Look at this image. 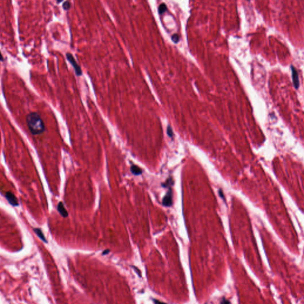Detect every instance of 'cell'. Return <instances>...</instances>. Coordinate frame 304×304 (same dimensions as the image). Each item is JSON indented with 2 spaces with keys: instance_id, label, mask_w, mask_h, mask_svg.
Returning <instances> with one entry per match:
<instances>
[{
  "instance_id": "15",
  "label": "cell",
  "mask_w": 304,
  "mask_h": 304,
  "mask_svg": "<svg viewBox=\"0 0 304 304\" xmlns=\"http://www.w3.org/2000/svg\"><path fill=\"white\" fill-rule=\"evenodd\" d=\"M219 195H220L223 199H224V194H223V192H222V191L221 189H220V190L219 191Z\"/></svg>"
},
{
  "instance_id": "10",
  "label": "cell",
  "mask_w": 304,
  "mask_h": 304,
  "mask_svg": "<svg viewBox=\"0 0 304 304\" xmlns=\"http://www.w3.org/2000/svg\"><path fill=\"white\" fill-rule=\"evenodd\" d=\"M172 184H173L172 179V178H169V179H168L167 180V181H166V182H164V184H162V186H163V187H165V188H166V187H169V188H171L170 186H171V185H172Z\"/></svg>"
},
{
  "instance_id": "9",
  "label": "cell",
  "mask_w": 304,
  "mask_h": 304,
  "mask_svg": "<svg viewBox=\"0 0 304 304\" xmlns=\"http://www.w3.org/2000/svg\"><path fill=\"white\" fill-rule=\"evenodd\" d=\"M167 10V6L164 3H162L159 5L158 8V11L160 14H163L164 12H166Z\"/></svg>"
},
{
  "instance_id": "16",
  "label": "cell",
  "mask_w": 304,
  "mask_h": 304,
  "mask_svg": "<svg viewBox=\"0 0 304 304\" xmlns=\"http://www.w3.org/2000/svg\"><path fill=\"white\" fill-rule=\"evenodd\" d=\"M154 302H155V304H166V303L160 302V301H158V300H154Z\"/></svg>"
},
{
  "instance_id": "2",
  "label": "cell",
  "mask_w": 304,
  "mask_h": 304,
  "mask_svg": "<svg viewBox=\"0 0 304 304\" xmlns=\"http://www.w3.org/2000/svg\"><path fill=\"white\" fill-rule=\"evenodd\" d=\"M66 57H67V60L69 62V63H70L72 65V66L73 67V68L74 69L75 73V74L77 76H81L82 75V74H83L82 68L80 67V65L78 64L76 62V61L74 59V58L73 56V55L71 54H70V53H68L66 54Z\"/></svg>"
},
{
  "instance_id": "7",
  "label": "cell",
  "mask_w": 304,
  "mask_h": 304,
  "mask_svg": "<svg viewBox=\"0 0 304 304\" xmlns=\"http://www.w3.org/2000/svg\"><path fill=\"white\" fill-rule=\"evenodd\" d=\"M131 171L135 175H141L143 172V171L141 168H140L136 165H134V164H133V165L131 166Z\"/></svg>"
},
{
  "instance_id": "17",
  "label": "cell",
  "mask_w": 304,
  "mask_h": 304,
  "mask_svg": "<svg viewBox=\"0 0 304 304\" xmlns=\"http://www.w3.org/2000/svg\"><path fill=\"white\" fill-rule=\"evenodd\" d=\"M109 253V249H106V250H105L103 252L102 254L103 255H106V254H108Z\"/></svg>"
},
{
  "instance_id": "18",
  "label": "cell",
  "mask_w": 304,
  "mask_h": 304,
  "mask_svg": "<svg viewBox=\"0 0 304 304\" xmlns=\"http://www.w3.org/2000/svg\"><path fill=\"white\" fill-rule=\"evenodd\" d=\"M4 61V58L1 53V51H0V61Z\"/></svg>"
},
{
  "instance_id": "14",
  "label": "cell",
  "mask_w": 304,
  "mask_h": 304,
  "mask_svg": "<svg viewBox=\"0 0 304 304\" xmlns=\"http://www.w3.org/2000/svg\"><path fill=\"white\" fill-rule=\"evenodd\" d=\"M220 304H230V302L226 299H223Z\"/></svg>"
},
{
  "instance_id": "3",
  "label": "cell",
  "mask_w": 304,
  "mask_h": 304,
  "mask_svg": "<svg viewBox=\"0 0 304 304\" xmlns=\"http://www.w3.org/2000/svg\"><path fill=\"white\" fill-rule=\"evenodd\" d=\"M162 204L166 207H170L172 204V189L170 188L167 194L163 198Z\"/></svg>"
},
{
  "instance_id": "12",
  "label": "cell",
  "mask_w": 304,
  "mask_h": 304,
  "mask_svg": "<svg viewBox=\"0 0 304 304\" xmlns=\"http://www.w3.org/2000/svg\"><path fill=\"white\" fill-rule=\"evenodd\" d=\"M171 39H172V40L173 42H174L175 43H177L179 41V37L178 36V34H173V35L172 36Z\"/></svg>"
},
{
  "instance_id": "6",
  "label": "cell",
  "mask_w": 304,
  "mask_h": 304,
  "mask_svg": "<svg viewBox=\"0 0 304 304\" xmlns=\"http://www.w3.org/2000/svg\"><path fill=\"white\" fill-rule=\"evenodd\" d=\"M57 209L59 213L61 214V215L63 216L64 218H67V217L68 216V212L67 210L65 209V208L64 207V206L62 202H59L58 203V206H57Z\"/></svg>"
},
{
  "instance_id": "8",
  "label": "cell",
  "mask_w": 304,
  "mask_h": 304,
  "mask_svg": "<svg viewBox=\"0 0 304 304\" xmlns=\"http://www.w3.org/2000/svg\"><path fill=\"white\" fill-rule=\"evenodd\" d=\"M34 231L35 232V233L37 234V235H38V237H39L42 241H43L44 242H47L46 239H45V237L44 235H43V232H42L41 229H39V228H35V229H34Z\"/></svg>"
},
{
  "instance_id": "13",
  "label": "cell",
  "mask_w": 304,
  "mask_h": 304,
  "mask_svg": "<svg viewBox=\"0 0 304 304\" xmlns=\"http://www.w3.org/2000/svg\"><path fill=\"white\" fill-rule=\"evenodd\" d=\"M167 134L169 137L171 138L173 137V130H172V127L170 125H168L167 127Z\"/></svg>"
},
{
  "instance_id": "5",
  "label": "cell",
  "mask_w": 304,
  "mask_h": 304,
  "mask_svg": "<svg viewBox=\"0 0 304 304\" xmlns=\"http://www.w3.org/2000/svg\"><path fill=\"white\" fill-rule=\"evenodd\" d=\"M5 198L11 206H17L19 205L18 200L16 198V197L11 193L10 192H7L5 193Z\"/></svg>"
},
{
  "instance_id": "11",
  "label": "cell",
  "mask_w": 304,
  "mask_h": 304,
  "mask_svg": "<svg viewBox=\"0 0 304 304\" xmlns=\"http://www.w3.org/2000/svg\"><path fill=\"white\" fill-rule=\"evenodd\" d=\"M63 7L65 10H68L71 8V3L69 1H65L63 4Z\"/></svg>"
},
{
  "instance_id": "4",
  "label": "cell",
  "mask_w": 304,
  "mask_h": 304,
  "mask_svg": "<svg viewBox=\"0 0 304 304\" xmlns=\"http://www.w3.org/2000/svg\"><path fill=\"white\" fill-rule=\"evenodd\" d=\"M291 69H292V80L294 87L296 89H298L299 87V77L297 71V69L295 68L292 65L291 66Z\"/></svg>"
},
{
  "instance_id": "1",
  "label": "cell",
  "mask_w": 304,
  "mask_h": 304,
  "mask_svg": "<svg viewBox=\"0 0 304 304\" xmlns=\"http://www.w3.org/2000/svg\"><path fill=\"white\" fill-rule=\"evenodd\" d=\"M26 123L30 132L33 135H39L45 131L44 123L37 112H30L27 115Z\"/></svg>"
}]
</instances>
